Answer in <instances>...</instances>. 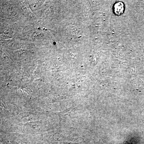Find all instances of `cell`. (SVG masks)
<instances>
[{"instance_id": "1", "label": "cell", "mask_w": 144, "mask_h": 144, "mask_svg": "<svg viewBox=\"0 0 144 144\" xmlns=\"http://www.w3.org/2000/svg\"><path fill=\"white\" fill-rule=\"evenodd\" d=\"M124 10V6L122 3H117L114 6V11L117 14H120L123 13Z\"/></svg>"}]
</instances>
